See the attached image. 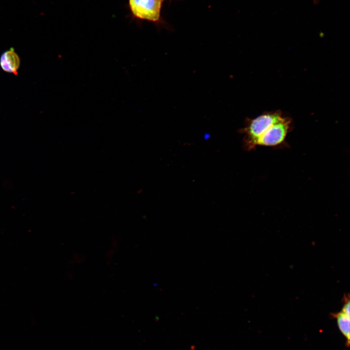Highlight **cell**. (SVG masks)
Returning a JSON list of instances; mask_svg holds the SVG:
<instances>
[{"mask_svg":"<svg viewBox=\"0 0 350 350\" xmlns=\"http://www.w3.org/2000/svg\"><path fill=\"white\" fill-rule=\"evenodd\" d=\"M284 116L280 111L265 112L254 118L248 119L240 133L244 135L243 145L251 150L256 147L259 139L276 122Z\"/></svg>","mask_w":350,"mask_h":350,"instance_id":"cell-1","label":"cell"},{"mask_svg":"<svg viewBox=\"0 0 350 350\" xmlns=\"http://www.w3.org/2000/svg\"><path fill=\"white\" fill-rule=\"evenodd\" d=\"M162 0H129L133 15L140 19L159 20Z\"/></svg>","mask_w":350,"mask_h":350,"instance_id":"cell-2","label":"cell"},{"mask_svg":"<svg viewBox=\"0 0 350 350\" xmlns=\"http://www.w3.org/2000/svg\"><path fill=\"white\" fill-rule=\"evenodd\" d=\"M0 66L4 71L17 74L20 66V59L13 48L1 54Z\"/></svg>","mask_w":350,"mask_h":350,"instance_id":"cell-3","label":"cell"},{"mask_svg":"<svg viewBox=\"0 0 350 350\" xmlns=\"http://www.w3.org/2000/svg\"><path fill=\"white\" fill-rule=\"evenodd\" d=\"M336 319L337 324L339 331L346 339L347 346L350 344V316L340 312L334 315Z\"/></svg>","mask_w":350,"mask_h":350,"instance_id":"cell-4","label":"cell"},{"mask_svg":"<svg viewBox=\"0 0 350 350\" xmlns=\"http://www.w3.org/2000/svg\"><path fill=\"white\" fill-rule=\"evenodd\" d=\"M350 300L349 298L345 299V304H344L342 312L348 316H350Z\"/></svg>","mask_w":350,"mask_h":350,"instance_id":"cell-5","label":"cell"},{"mask_svg":"<svg viewBox=\"0 0 350 350\" xmlns=\"http://www.w3.org/2000/svg\"><path fill=\"white\" fill-rule=\"evenodd\" d=\"M162 0L163 1V0Z\"/></svg>","mask_w":350,"mask_h":350,"instance_id":"cell-6","label":"cell"}]
</instances>
